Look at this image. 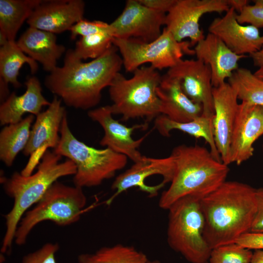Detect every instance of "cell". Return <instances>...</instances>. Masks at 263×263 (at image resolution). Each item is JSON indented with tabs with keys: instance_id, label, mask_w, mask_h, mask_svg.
<instances>
[{
	"instance_id": "1",
	"label": "cell",
	"mask_w": 263,
	"mask_h": 263,
	"mask_svg": "<svg viewBox=\"0 0 263 263\" xmlns=\"http://www.w3.org/2000/svg\"><path fill=\"white\" fill-rule=\"evenodd\" d=\"M118 51L113 45L99 57L84 62L70 49L65 53L63 65L49 73L44 85L69 107L93 108L99 104L102 90L110 86L123 66Z\"/></svg>"
},
{
	"instance_id": "2",
	"label": "cell",
	"mask_w": 263,
	"mask_h": 263,
	"mask_svg": "<svg viewBox=\"0 0 263 263\" xmlns=\"http://www.w3.org/2000/svg\"><path fill=\"white\" fill-rule=\"evenodd\" d=\"M200 202L204 236L211 249L235 243L250 232L257 208L256 189L250 186L225 181Z\"/></svg>"
},
{
	"instance_id": "3",
	"label": "cell",
	"mask_w": 263,
	"mask_h": 263,
	"mask_svg": "<svg viewBox=\"0 0 263 263\" xmlns=\"http://www.w3.org/2000/svg\"><path fill=\"white\" fill-rule=\"evenodd\" d=\"M62 157L47 150L35 173L25 176L15 171L9 178H2L5 194L13 199L12 208L4 215L5 231L0 248L2 253L11 250L17 228L28 209L36 204L58 179L75 174L76 168L74 162L68 159L60 162Z\"/></svg>"
},
{
	"instance_id": "4",
	"label": "cell",
	"mask_w": 263,
	"mask_h": 263,
	"mask_svg": "<svg viewBox=\"0 0 263 263\" xmlns=\"http://www.w3.org/2000/svg\"><path fill=\"white\" fill-rule=\"evenodd\" d=\"M170 154L174 159L175 169L170 186L160 196L159 206L162 209L168 210L187 196L201 200L226 181L228 166L204 147L181 145Z\"/></svg>"
},
{
	"instance_id": "5",
	"label": "cell",
	"mask_w": 263,
	"mask_h": 263,
	"mask_svg": "<svg viewBox=\"0 0 263 263\" xmlns=\"http://www.w3.org/2000/svg\"><path fill=\"white\" fill-rule=\"evenodd\" d=\"M126 78L118 73L109 87L113 114L122 115L120 120L142 118L148 125L161 114L160 102L156 94L162 75L151 66H142Z\"/></svg>"
},
{
	"instance_id": "6",
	"label": "cell",
	"mask_w": 263,
	"mask_h": 263,
	"mask_svg": "<svg viewBox=\"0 0 263 263\" xmlns=\"http://www.w3.org/2000/svg\"><path fill=\"white\" fill-rule=\"evenodd\" d=\"M54 151L74 162L76 170L73 183L82 188L99 186L113 178L126 166L128 158L109 148L96 149L78 140L70 129L67 114L61 123L59 143Z\"/></svg>"
},
{
	"instance_id": "7",
	"label": "cell",
	"mask_w": 263,
	"mask_h": 263,
	"mask_svg": "<svg viewBox=\"0 0 263 263\" xmlns=\"http://www.w3.org/2000/svg\"><path fill=\"white\" fill-rule=\"evenodd\" d=\"M86 203L82 188L56 181L35 206L24 214L17 228L15 243L18 245L24 244L33 228L43 221H50L61 226L77 222Z\"/></svg>"
},
{
	"instance_id": "8",
	"label": "cell",
	"mask_w": 263,
	"mask_h": 263,
	"mask_svg": "<svg viewBox=\"0 0 263 263\" xmlns=\"http://www.w3.org/2000/svg\"><path fill=\"white\" fill-rule=\"evenodd\" d=\"M200 202L187 196L168 209V244L191 263H208L212 250L204 236L205 219Z\"/></svg>"
},
{
	"instance_id": "9",
	"label": "cell",
	"mask_w": 263,
	"mask_h": 263,
	"mask_svg": "<svg viewBox=\"0 0 263 263\" xmlns=\"http://www.w3.org/2000/svg\"><path fill=\"white\" fill-rule=\"evenodd\" d=\"M113 44L120 52L123 66L128 72H133L147 63L157 70L169 69L184 55H195L190 41H178L166 27L157 38L150 42L132 38H113Z\"/></svg>"
},
{
	"instance_id": "10",
	"label": "cell",
	"mask_w": 263,
	"mask_h": 263,
	"mask_svg": "<svg viewBox=\"0 0 263 263\" xmlns=\"http://www.w3.org/2000/svg\"><path fill=\"white\" fill-rule=\"evenodd\" d=\"M175 169L174 159L171 154L162 158L143 155L130 168L116 177L111 186L115 192L107 204H111L116 197L133 187L138 188L150 197L156 196L165 184L171 182Z\"/></svg>"
},
{
	"instance_id": "11",
	"label": "cell",
	"mask_w": 263,
	"mask_h": 263,
	"mask_svg": "<svg viewBox=\"0 0 263 263\" xmlns=\"http://www.w3.org/2000/svg\"><path fill=\"white\" fill-rule=\"evenodd\" d=\"M229 8L227 0H175L166 14L165 27L178 41L189 38L191 46L195 45L205 37L199 24L202 17Z\"/></svg>"
},
{
	"instance_id": "12",
	"label": "cell",
	"mask_w": 263,
	"mask_h": 263,
	"mask_svg": "<svg viewBox=\"0 0 263 263\" xmlns=\"http://www.w3.org/2000/svg\"><path fill=\"white\" fill-rule=\"evenodd\" d=\"M166 14L150 9L138 0H128L121 14L110 24L116 38H136L152 41L161 34Z\"/></svg>"
},
{
	"instance_id": "13",
	"label": "cell",
	"mask_w": 263,
	"mask_h": 263,
	"mask_svg": "<svg viewBox=\"0 0 263 263\" xmlns=\"http://www.w3.org/2000/svg\"><path fill=\"white\" fill-rule=\"evenodd\" d=\"M169 76L178 79L186 95L202 107V115L213 118L214 109L213 86L209 67L196 59H181L169 69Z\"/></svg>"
},
{
	"instance_id": "14",
	"label": "cell",
	"mask_w": 263,
	"mask_h": 263,
	"mask_svg": "<svg viewBox=\"0 0 263 263\" xmlns=\"http://www.w3.org/2000/svg\"><path fill=\"white\" fill-rule=\"evenodd\" d=\"M87 114L104 130L103 137L99 142L101 146L125 155L134 163L142 158L143 155L138 149L148 134L137 140L133 139L132 136L134 130L146 129L148 125L136 124L130 127L124 125L113 118L110 105L90 110Z\"/></svg>"
},
{
	"instance_id": "15",
	"label": "cell",
	"mask_w": 263,
	"mask_h": 263,
	"mask_svg": "<svg viewBox=\"0 0 263 263\" xmlns=\"http://www.w3.org/2000/svg\"><path fill=\"white\" fill-rule=\"evenodd\" d=\"M214 136L221 161L231 164L230 150L239 104L237 95L228 82L213 88Z\"/></svg>"
},
{
	"instance_id": "16",
	"label": "cell",
	"mask_w": 263,
	"mask_h": 263,
	"mask_svg": "<svg viewBox=\"0 0 263 263\" xmlns=\"http://www.w3.org/2000/svg\"><path fill=\"white\" fill-rule=\"evenodd\" d=\"M263 135V106L239 104L230 150L231 163L240 165L253 155L254 144Z\"/></svg>"
},
{
	"instance_id": "17",
	"label": "cell",
	"mask_w": 263,
	"mask_h": 263,
	"mask_svg": "<svg viewBox=\"0 0 263 263\" xmlns=\"http://www.w3.org/2000/svg\"><path fill=\"white\" fill-rule=\"evenodd\" d=\"M85 7L82 0H42L26 22L29 27L60 34L84 19Z\"/></svg>"
},
{
	"instance_id": "18",
	"label": "cell",
	"mask_w": 263,
	"mask_h": 263,
	"mask_svg": "<svg viewBox=\"0 0 263 263\" xmlns=\"http://www.w3.org/2000/svg\"><path fill=\"white\" fill-rule=\"evenodd\" d=\"M237 12L232 7L222 17L214 19L208 27L209 33L220 38L233 52L250 55L263 45V35L252 25H244L237 19Z\"/></svg>"
},
{
	"instance_id": "19",
	"label": "cell",
	"mask_w": 263,
	"mask_h": 263,
	"mask_svg": "<svg viewBox=\"0 0 263 263\" xmlns=\"http://www.w3.org/2000/svg\"><path fill=\"white\" fill-rule=\"evenodd\" d=\"M62 100L54 95L47 109L36 116L28 142L23 150L24 155L33 156L38 152L42 157L47 148L55 149L60 140V130L66 111Z\"/></svg>"
},
{
	"instance_id": "20",
	"label": "cell",
	"mask_w": 263,
	"mask_h": 263,
	"mask_svg": "<svg viewBox=\"0 0 263 263\" xmlns=\"http://www.w3.org/2000/svg\"><path fill=\"white\" fill-rule=\"evenodd\" d=\"M196 59L207 65L211 74L213 87L225 83L239 68V62L247 56L231 51L218 37L208 33L194 49Z\"/></svg>"
},
{
	"instance_id": "21",
	"label": "cell",
	"mask_w": 263,
	"mask_h": 263,
	"mask_svg": "<svg viewBox=\"0 0 263 263\" xmlns=\"http://www.w3.org/2000/svg\"><path fill=\"white\" fill-rule=\"evenodd\" d=\"M156 94L160 102L161 114L172 121L187 122L202 114V106L186 95L178 79L167 74L162 76Z\"/></svg>"
},
{
	"instance_id": "22",
	"label": "cell",
	"mask_w": 263,
	"mask_h": 263,
	"mask_svg": "<svg viewBox=\"0 0 263 263\" xmlns=\"http://www.w3.org/2000/svg\"><path fill=\"white\" fill-rule=\"evenodd\" d=\"M26 90L19 95L12 92L0 106V124L1 126L15 124L20 121L23 115L29 113L38 115L44 106H49L48 101L42 94L38 79L29 77L25 82Z\"/></svg>"
},
{
	"instance_id": "23",
	"label": "cell",
	"mask_w": 263,
	"mask_h": 263,
	"mask_svg": "<svg viewBox=\"0 0 263 263\" xmlns=\"http://www.w3.org/2000/svg\"><path fill=\"white\" fill-rule=\"evenodd\" d=\"M17 44L28 56L40 63L49 73L57 67V61L66 51L58 44L56 34L29 27L20 36Z\"/></svg>"
},
{
	"instance_id": "24",
	"label": "cell",
	"mask_w": 263,
	"mask_h": 263,
	"mask_svg": "<svg viewBox=\"0 0 263 263\" xmlns=\"http://www.w3.org/2000/svg\"><path fill=\"white\" fill-rule=\"evenodd\" d=\"M154 127L164 136H169L171 131L176 130L196 138H202L209 145L213 156L221 161L214 139L213 118L201 115L190 121L181 123L160 114L155 118Z\"/></svg>"
},
{
	"instance_id": "25",
	"label": "cell",
	"mask_w": 263,
	"mask_h": 263,
	"mask_svg": "<svg viewBox=\"0 0 263 263\" xmlns=\"http://www.w3.org/2000/svg\"><path fill=\"white\" fill-rule=\"evenodd\" d=\"M35 115L30 114L15 124L6 125L0 132V159L11 167L20 151L26 147Z\"/></svg>"
},
{
	"instance_id": "26",
	"label": "cell",
	"mask_w": 263,
	"mask_h": 263,
	"mask_svg": "<svg viewBox=\"0 0 263 263\" xmlns=\"http://www.w3.org/2000/svg\"><path fill=\"white\" fill-rule=\"evenodd\" d=\"M42 0H0V34L15 41L25 20Z\"/></svg>"
},
{
	"instance_id": "27",
	"label": "cell",
	"mask_w": 263,
	"mask_h": 263,
	"mask_svg": "<svg viewBox=\"0 0 263 263\" xmlns=\"http://www.w3.org/2000/svg\"><path fill=\"white\" fill-rule=\"evenodd\" d=\"M27 64L32 74L38 68L37 62L26 55L18 46L16 41H8L0 48V78L15 88L21 84L18 80L19 70Z\"/></svg>"
},
{
	"instance_id": "28",
	"label": "cell",
	"mask_w": 263,
	"mask_h": 263,
	"mask_svg": "<svg viewBox=\"0 0 263 263\" xmlns=\"http://www.w3.org/2000/svg\"><path fill=\"white\" fill-rule=\"evenodd\" d=\"M78 263H161L151 260L143 252L134 247L116 244L104 246L93 253L80 254Z\"/></svg>"
},
{
	"instance_id": "29",
	"label": "cell",
	"mask_w": 263,
	"mask_h": 263,
	"mask_svg": "<svg viewBox=\"0 0 263 263\" xmlns=\"http://www.w3.org/2000/svg\"><path fill=\"white\" fill-rule=\"evenodd\" d=\"M227 82L242 102L263 106V80L250 70L239 67Z\"/></svg>"
},
{
	"instance_id": "30",
	"label": "cell",
	"mask_w": 263,
	"mask_h": 263,
	"mask_svg": "<svg viewBox=\"0 0 263 263\" xmlns=\"http://www.w3.org/2000/svg\"><path fill=\"white\" fill-rule=\"evenodd\" d=\"M113 37L108 33L81 37L73 49L75 56L83 60L94 59L104 54L113 44Z\"/></svg>"
},
{
	"instance_id": "31",
	"label": "cell",
	"mask_w": 263,
	"mask_h": 263,
	"mask_svg": "<svg viewBox=\"0 0 263 263\" xmlns=\"http://www.w3.org/2000/svg\"><path fill=\"white\" fill-rule=\"evenodd\" d=\"M251 249L236 243L222 245L211 250L209 263H250Z\"/></svg>"
},
{
	"instance_id": "32",
	"label": "cell",
	"mask_w": 263,
	"mask_h": 263,
	"mask_svg": "<svg viewBox=\"0 0 263 263\" xmlns=\"http://www.w3.org/2000/svg\"><path fill=\"white\" fill-rule=\"evenodd\" d=\"M69 31L72 39L79 36L83 37L104 33H108L112 36L110 24L101 20L90 21L84 19L75 24Z\"/></svg>"
},
{
	"instance_id": "33",
	"label": "cell",
	"mask_w": 263,
	"mask_h": 263,
	"mask_svg": "<svg viewBox=\"0 0 263 263\" xmlns=\"http://www.w3.org/2000/svg\"><path fill=\"white\" fill-rule=\"evenodd\" d=\"M59 248L56 243H46L23 256L21 263H57L56 255Z\"/></svg>"
},
{
	"instance_id": "34",
	"label": "cell",
	"mask_w": 263,
	"mask_h": 263,
	"mask_svg": "<svg viewBox=\"0 0 263 263\" xmlns=\"http://www.w3.org/2000/svg\"><path fill=\"white\" fill-rule=\"evenodd\" d=\"M237 19L242 24L248 23L258 29L263 27V5L247 4L237 14Z\"/></svg>"
},
{
	"instance_id": "35",
	"label": "cell",
	"mask_w": 263,
	"mask_h": 263,
	"mask_svg": "<svg viewBox=\"0 0 263 263\" xmlns=\"http://www.w3.org/2000/svg\"><path fill=\"white\" fill-rule=\"evenodd\" d=\"M256 212L249 232L263 233V188L256 189Z\"/></svg>"
},
{
	"instance_id": "36",
	"label": "cell",
	"mask_w": 263,
	"mask_h": 263,
	"mask_svg": "<svg viewBox=\"0 0 263 263\" xmlns=\"http://www.w3.org/2000/svg\"><path fill=\"white\" fill-rule=\"evenodd\" d=\"M235 243L251 250H263V233H246Z\"/></svg>"
},
{
	"instance_id": "37",
	"label": "cell",
	"mask_w": 263,
	"mask_h": 263,
	"mask_svg": "<svg viewBox=\"0 0 263 263\" xmlns=\"http://www.w3.org/2000/svg\"><path fill=\"white\" fill-rule=\"evenodd\" d=\"M145 6L161 13H167L174 3L175 0H138Z\"/></svg>"
},
{
	"instance_id": "38",
	"label": "cell",
	"mask_w": 263,
	"mask_h": 263,
	"mask_svg": "<svg viewBox=\"0 0 263 263\" xmlns=\"http://www.w3.org/2000/svg\"><path fill=\"white\" fill-rule=\"evenodd\" d=\"M249 56L251 58L254 66L259 68L263 67V45L259 50Z\"/></svg>"
},
{
	"instance_id": "39",
	"label": "cell",
	"mask_w": 263,
	"mask_h": 263,
	"mask_svg": "<svg viewBox=\"0 0 263 263\" xmlns=\"http://www.w3.org/2000/svg\"><path fill=\"white\" fill-rule=\"evenodd\" d=\"M230 7H232L235 10L240 13L248 2L246 0H227Z\"/></svg>"
},
{
	"instance_id": "40",
	"label": "cell",
	"mask_w": 263,
	"mask_h": 263,
	"mask_svg": "<svg viewBox=\"0 0 263 263\" xmlns=\"http://www.w3.org/2000/svg\"><path fill=\"white\" fill-rule=\"evenodd\" d=\"M8 85V84L0 78V99L2 102L5 100L10 94Z\"/></svg>"
},
{
	"instance_id": "41",
	"label": "cell",
	"mask_w": 263,
	"mask_h": 263,
	"mask_svg": "<svg viewBox=\"0 0 263 263\" xmlns=\"http://www.w3.org/2000/svg\"><path fill=\"white\" fill-rule=\"evenodd\" d=\"M250 263H263V250H255Z\"/></svg>"
},
{
	"instance_id": "42",
	"label": "cell",
	"mask_w": 263,
	"mask_h": 263,
	"mask_svg": "<svg viewBox=\"0 0 263 263\" xmlns=\"http://www.w3.org/2000/svg\"><path fill=\"white\" fill-rule=\"evenodd\" d=\"M254 74L260 79L263 80V67L259 68Z\"/></svg>"
},
{
	"instance_id": "43",
	"label": "cell",
	"mask_w": 263,
	"mask_h": 263,
	"mask_svg": "<svg viewBox=\"0 0 263 263\" xmlns=\"http://www.w3.org/2000/svg\"><path fill=\"white\" fill-rule=\"evenodd\" d=\"M253 1L254 3L263 5V0H255Z\"/></svg>"
},
{
	"instance_id": "44",
	"label": "cell",
	"mask_w": 263,
	"mask_h": 263,
	"mask_svg": "<svg viewBox=\"0 0 263 263\" xmlns=\"http://www.w3.org/2000/svg\"><path fill=\"white\" fill-rule=\"evenodd\" d=\"M262 148H263V146H262Z\"/></svg>"
}]
</instances>
